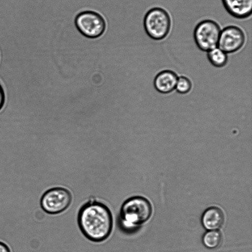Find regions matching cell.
I'll use <instances>...</instances> for the list:
<instances>
[{
  "instance_id": "cell-1",
  "label": "cell",
  "mask_w": 252,
  "mask_h": 252,
  "mask_svg": "<svg viewBox=\"0 0 252 252\" xmlns=\"http://www.w3.org/2000/svg\"><path fill=\"white\" fill-rule=\"evenodd\" d=\"M78 223L87 239L100 242L110 236L113 228V217L106 205L100 202L91 201L80 209Z\"/></svg>"
},
{
  "instance_id": "cell-2",
  "label": "cell",
  "mask_w": 252,
  "mask_h": 252,
  "mask_svg": "<svg viewBox=\"0 0 252 252\" xmlns=\"http://www.w3.org/2000/svg\"><path fill=\"white\" fill-rule=\"evenodd\" d=\"M153 212L150 202L141 196H134L122 204L119 216V225L127 233L137 230L151 218Z\"/></svg>"
},
{
  "instance_id": "cell-3",
  "label": "cell",
  "mask_w": 252,
  "mask_h": 252,
  "mask_svg": "<svg viewBox=\"0 0 252 252\" xmlns=\"http://www.w3.org/2000/svg\"><path fill=\"white\" fill-rule=\"evenodd\" d=\"M74 23L79 33L90 39L101 37L107 28V21L105 15L94 10L80 12L76 15Z\"/></svg>"
},
{
  "instance_id": "cell-4",
  "label": "cell",
  "mask_w": 252,
  "mask_h": 252,
  "mask_svg": "<svg viewBox=\"0 0 252 252\" xmlns=\"http://www.w3.org/2000/svg\"><path fill=\"white\" fill-rule=\"evenodd\" d=\"M143 27L146 34L152 39L160 40L169 34L171 20L168 13L160 7L149 10L143 19Z\"/></svg>"
},
{
  "instance_id": "cell-5",
  "label": "cell",
  "mask_w": 252,
  "mask_h": 252,
  "mask_svg": "<svg viewBox=\"0 0 252 252\" xmlns=\"http://www.w3.org/2000/svg\"><path fill=\"white\" fill-rule=\"evenodd\" d=\"M72 195L67 189L62 187L50 189L42 195L40 201L42 210L49 214H58L71 204Z\"/></svg>"
},
{
  "instance_id": "cell-6",
  "label": "cell",
  "mask_w": 252,
  "mask_h": 252,
  "mask_svg": "<svg viewBox=\"0 0 252 252\" xmlns=\"http://www.w3.org/2000/svg\"><path fill=\"white\" fill-rule=\"evenodd\" d=\"M219 24L211 20H205L199 22L195 27L193 37L198 48L208 52L218 47L220 33Z\"/></svg>"
},
{
  "instance_id": "cell-7",
  "label": "cell",
  "mask_w": 252,
  "mask_h": 252,
  "mask_svg": "<svg viewBox=\"0 0 252 252\" xmlns=\"http://www.w3.org/2000/svg\"><path fill=\"white\" fill-rule=\"evenodd\" d=\"M246 40L245 33L236 26H229L221 30L218 47L225 53H232L239 50Z\"/></svg>"
},
{
  "instance_id": "cell-8",
  "label": "cell",
  "mask_w": 252,
  "mask_h": 252,
  "mask_svg": "<svg viewBox=\"0 0 252 252\" xmlns=\"http://www.w3.org/2000/svg\"><path fill=\"white\" fill-rule=\"evenodd\" d=\"M178 76L170 70H164L156 76L154 85L156 90L162 94H168L175 89Z\"/></svg>"
},
{
  "instance_id": "cell-9",
  "label": "cell",
  "mask_w": 252,
  "mask_h": 252,
  "mask_svg": "<svg viewBox=\"0 0 252 252\" xmlns=\"http://www.w3.org/2000/svg\"><path fill=\"white\" fill-rule=\"evenodd\" d=\"M226 11L238 19L246 18L252 14V0H222Z\"/></svg>"
},
{
  "instance_id": "cell-10",
  "label": "cell",
  "mask_w": 252,
  "mask_h": 252,
  "mask_svg": "<svg viewBox=\"0 0 252 252\" xmlns=\"http://www.w3.org/2000/svg\"><path fill=\"white\" fill-rule=\"evenodd\" d=\"M224 220L222 211L215 206L209 207L205 210L201 219L202 226L207 230H218L223 225Z\"/></svg>"
},
{
  "instance_id": "cell-11",
  "label": "cell",
  "mask_w": 252,
  "mask_h": 252,
  "mask_svg": "<svg viewBox=\"0 0 252 252\" xmlns=\"http://www.w3.org/2000/svg\"><path fill=\"white\" fill-rule=\"evenodd\" d=\"M207 57L210 63L215 67H224L228 61L227 54L217 47L207 52Z\"/></svg>"
},
{
  "instance_id": "cell-12",
  "label": "cell",
  "mask_w": 252,
  "mask_h": 252,
  "mask_svg": "<svg viewBox=\"0 0 252 252\" xmlns=\"http://www.w3.org/2000/svg\"><path fill=\"white\" fill-rule=\"evenodd\" d=\"M222 239V234L220 231L208 230L203 234L202 241L207 248L215 249L220 246Z\"/></svg>"
},
{
  "instance_id": "cell-13",
  "label": "cell",
  "mask_w": 252,
  "mask_h": 252,
  "mask_svg": "<svg viewBox=\"0 0 252 252\" xmlns=\"http://www.w3.org/2000/svg\"><path fill=\"white\" fill-rule=\"evenodd\" d=\"M192 88V83L187 77L181 76L178 77L175 87L176 91L182 94L189 93Z\"/></svg>"
},
{
  "instance_id": "cell-14",
  "label": "cell",
  "mask_w": 252,
  "mask_h": 252,
  "mask_svg": "<svg viewBox=\"0 0 252 252\" xmlns=\"http://www.w3.org/2000/svg\"><path fill=\"white\" fill-rule=\"evenodd\" d=\"M5 101V94L4 89L0 83V111L3 107Z\"/></svg>"
},
{
  "instance_id": "cell-15",
  "label": "cell",
  "mask_w": 252,
  "mask_h": 252,
  "mask_svg": "<svg viewBox=\"0 0 252 252\" xmlns=\"http://www.w3.org/2000/svg\"><path fill=\"white\" fill-rule=\"evenodd\" d=\"M0 252H11L9 247L4 243L0 241Z\"/></svg>"
}]
</instances>
